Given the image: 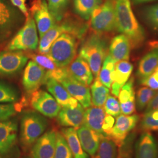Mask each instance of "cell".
<instances>
[{"mask_svg":"<svg viewBox=\"0 0 158 158\" xmlns=\"http://www.w3.org/2000/svg\"><path fill=\"white\" fill-rule=\"evenodd\" d=\"M157 69H158V68H157Z\"/></svg>","mask_w":158,"mask_h":158,"instance_id":"45","label":"cell"},{"mask_svg":"<svg viewBox=\"0 0 158 158\" xmlns=\"http://www.w3.org/2000/svg\"><path fill=\"white\" fill-rule=\"evenodd\" d=\"M29 56L21 51L0 52V76H12L21 71L28 60Z\"/></svg>","mask_w":158,"mask_h":158,"instance_id":"8","label":"cell"},{"mask_svg":"<svg viewBox=\"0 0 158 158\" xmlns=\"http://www.w3.org/2000/svg\"><path fill=\"white\" fill-rule=\"evenodd\" d=\"M155 110H158V92H156L152 100L147 105L146 112Z\"/></svg>","mask_w":158,"mask_h":158,"instance_id":"42","label":"cell"},{"mask_svg":"<svg viewBox=\"0 0 158 158\" xmlns=\"http://www.w3.org/2000/svg\"><path fill=\"white\" fill-rule=\"evenodd\" d=\"M118 97L121 113L124 115H131L135 111V96L133 78L128 80L123 86Z\"/></svg>","mask_w":158,"mask_h":158,"instance_id":"23","label":"cell"},{"mask_svg":"<svg viewBox=\"0 0 158 158\" xmlns=\"http://www.w3.org/2000/svg\"><path fill=\"white\" fill-rule=\"evenodd\" d=\"M53 158H73L68 143L61 132L56 133V143Z\"/></svg>","mask_w":158,"mask_h":158,"instance_id":"32","label":"cell"},{"mask_svg":"<svg viewBox=\"0 0 158 158\" xmlns=\"http://www.w3.org/2000/svg\"><path fill=\"white\" fill-rule=\"evenodd\" d=\"M18 124L14 121H0V154L11 150L17 141Z\"/></svg>","mask_w":158,"mask_h":158,"instance_id":"16","label":"cell"},{"mask_svg":"<svg viewBox=\"0 0 158 158\" xmlns=\"http://www.w3.org/2000/svg\"><path fill=\"white\" fill-rule=\"evenodd\" d=\"M23 21L18 10L6 0H0V42L8 39Z\"/></svg>","mask_w":158,"mask_h":158,"instance_id":"7","label":"cell"},{"mask_svg":"<svg viewBox=\"0 0 158 158\" xmlns=\"http://www.w3.org/2000/svg\"><path fill=\"white\" fill-rule=\"evenodd\" d=\"M61 133L68 143L73 158H89V155L81 145L76 129L72 127L63 128L61 130Z\"/></svg>","mask_w":158,"mask_h":158,"instance_id":"26","label":"cell"},{"mask_svg":"<svg viewBox=\"0 0 158 158\" xmlns=\"http://www.w3.org/2000/svg\"><path fill=\"white\" fill-rule=\"evenodd\" d=\"M116 144L111 139L104 136L101 139L98 148L93 158H117Z\"/></svg>","mask_w":158,"mask_h":158,"instance_id":"30","label":"cell"},{"mask_svg":"<svg viewBox=\"0 0 158 158\" xmlns=\"http://www.w3.org/2000/svg\"><path fill=\"white\" fill-rule=\"evenodd\" d=\"M91 104L95 107H102L110 96V90L97 77L91 86Z\"/></svg>","mask_w":158,"mask_h":158,"instance_id":"28","label":"cell"},{"mask_svg":"<svg viewBox=\"0 0 158 158\" xmlns=\"http://www.w3.org/2000/svg\"><path fill=\"white\" fill-rule=\"evenodd\" d=\"M69 93L84 108L91 106V97L90 89L72 77L70 74L60 82Z\"/></svg>","mask_w":158,"mask_h":158,"instance_id":"14","label":"cell"},{"mask_svg":"<svg viewBox=\"0 0 158 158\" xmlns=\"http://www.w3.org/2000/svg\"><path fill=\"white\" fill-rule=\"evenodd\" d=\"M158 67V47L154 48L142 58L136 72L140 82L147 79Z\"/></svg>","mask_w":158,"mask_h":158,"instance_id":"24","label":"cell"},{"mask_svg":"<svg viewBox=\"0 0 158 158\" xmlns=\"http://www.w3.org/2000/svg\"><path fill=\"white\" fill-rule=\"evenodd\" d=\"M114 1L116 29L128 38L133 48L139 47L145 40V34L134 14L131 1L114 0Z\"/></svg>","mask_w":158,"mask_h":158,"instance_id":"1","label":"cell"},{"mask_svg":"<svg viewBox=\"0 0 158 158\" xmlns=\"http://www.w3.org/2000/svg\"><path fill=\"white\" fill-rule=\"evenodd\" d=\"M139 117L137 115H119L117 117L111 134L108 138L111 139L116 145L121 147L130 132L137 124Z\"/></svg>","mask_w":158,"mask_h":158,"instance_id":"12","label":"cell"},{"mask_svg":"<svg viewBox=\"0 0 158 158\" xmlns=\"http://www.w3.org/2000/svg\"><path fill=\"white\" fill-rule=\"evenodd\" d=\"M31 96L30 102L34 110L47 117H56L62 107L53 96L42 90H38Z\"/></svg>","mask_w":158,"mask_h":158,"instance_id":"9","label":"cell"},{"mask_svg":"<svg viewBox=\"0 0 158 158\" xmlns=\"http://www.w3.org/2000/svg\"><path fill=\"white\" fill-rule=\"evenodd\" d=\"M47 80L46 71L34 60L27 63L23 73V87L26 93L31 95L38 90L42 85L45 84Z\"/></svg>","mask_w":158,"mask_h":158,"instance_id":"10","label":"cell"},{"mask_svg":"<svg viewBox=\"0 0 158 158\" xmlns=\"http://www.w3.org/2000/svg\"><path fill=\"white\" fill-rule=\"evenodd\" d=\"M90 26L97 34L110 32L116 29L114 0H105L91 15Z\"/></svg>","mask_w":158,"mask_h":158,"instance_id":"6","label":"cell"},{"mask_svg":"<svg viewBox=\"0 0 158 158\" xmlns=\"http://www.w3.org/2000/svg\"><path fill=\"white\" fill-rule=\"evenodd\" d=\"M131 44L128 38L121 34L113 38L109 48V55L117 62L121 60H128L131 51Z\"/></svg>","mask_w":158,"mask_h":158,"instance_id":"22","label":"cell"},{"mask_svg":"<svg viewBox=\"0 0 158 158\" xmlns=\"http://www.w3.org/2000/svg\"><path fill=\"white\" fill-rule=\"evenodd\" d=\"M107 53V44L98 34L91 35L84 40L79 56L88 63L93 76L97 78Z\"/></svg>","mask_w":158,"mask_h":158,"instance_id":"3","label":"cell"},{"mask_svg":"<svg viewBox=\"0 0 158 158\" xmlns=\"http://www.w3.org/2000/svg\"><path fill=\"white\" fill-rule=\"evenodd\" d=\"M77 130V135L83 150L87 154L93 156L98 148L101 139L104 136L84 124Z\"/></svg>","mask_w":158,"mask_h":158,"instance_id":"19","label":"cell"},{"mask_svg":"<svg viewBox=\"0 0 158 158\" xmlns=\"http://www.w3.org/2000/svg\"><path fill=\"white\" fill-rule=\"evenodd\" d=\"M135 158H158V146L149 132L142 134L135 146Z\"/></svg>","mask_w":158,"mask_h":158,"instance_id":"21","label":"cell"},{"mask_svg":"<svg viewBox=\"0 0 158 158\" xmlns=\"http://www.w3.org/2000/svg\"><path fill=\"white\" fill-rule=\"evenodd\" d=\"M85 112L80 104L75 108L63 107L56 117L57 121L63 127L78 130L83 124Z\"/></svg>","mask_w":158,"mask_h":158,"instance_id":"15","label":"cell"},{"mask_svg":"<svg viewBox=\"0 0 158 158\" xmlns=\"http://www.w3.org/2000/svg\"><path fill=\"white\" fill-rule=\"evenodd\" d=\"M70 0H48V6L52 15L58 23L66 15Z\"/></svg>","mask_w":158,"mask_h":158,"instance_id":"31","label":"cell"},{"mask_svg":"<svg viewBox=\"0 0 158 158\" xmlns=\"http://www.w3.org/2000/svg\"><path fill=\"white\" fill-rule=\"evenodd\" d=\"M80 40L73 34L64 32L61 34L52 44L46 56L59 68H66L77 56Z\"/></svg>","mask_w":158,"mask_h":158,"instance_id":"2","label":"cell"},{"mask_svg":"<svg viewBox=\"0 0 158 158\" xmlns=\"http://www.w3.org/2000/svg\"><path fill=\"white\" fill-rule=\"evenodd\" d=\"M104 110L108 115L117 117L121 113L119 101L113 96H109L104 104Z\"/></svg>","mask_w":158,"mask_h":158,"instance_id":"36","label":"cell"},{"mask_svg":"<svg viewBox=\"0 0 158 158\" xmlns=\"http://www.w3.org/2000/svg\"><path fill=\"white\" fill-rule=\"evenodd\" d=\"M115 63L110 55L107 56L104 60L102 68L98 76V78L102 84L108 89L111 88L113 83V74Z\"/></svg>","mask_w":158,"mask_h":158,"instance_id":"29","label":"cell"},{"mask_svg":"<svg viewBox=\"0 0 158 158\" xmlns=\"http://www.w3.org/2000/svg\"><path fill=\"white\" fill-rule=\"evenodd\" d=\"M45 85L47 90L61 107L75 108L80 104L56 80L49 78L46 80Z\"/></svg>","mask_w":158,"mask_h":158,"instance_id":"17","label":"cell"},{"mask_svg":"<svg viewBox=\"0 0 158 158\" xmlns=\"http://www.w3.org/2000/svg\"><path fill=\"white\" fill-rule=\"evenodd\" d=\"M106 114L103 108L95 106L87 108L85 112L83 124L105 136L102 127Z\"/></svg>","mask_w":158,"mask_h":158,"instance_id":"25","label":"cell"},{"mask_svg":"<svg viewBox=\"0 0 158 158\" xmlns=\"http://www.w3.org/2000/svg\"><path fill=\"white\" fill-rule=\"evenodd\" d=\"M155 1V0H132L133 2L135 4H141V3L147 2H149V1Z\"/></svg>","mask_w":158,"mask_h":158,"instance_id":"43","label":"cell"},{"mask_svg":"<svg viewBox=\"0 0 158 158\" xmlns=\"http://www.w3.org/2000/svg\"><path fill=\"white\" fill-rule=\"evenodd\" d=\"M69 73L80 83L89 86L93 81V74L90 68L85 59L80 56H76L67 67Z\"/></svg>","mask_w":158,"mask_h":158,"instance_id":"18","label":"cell"},{"mask_svg":"<svg viewBox=\"0 0 158 158\" xmlns=\"http://www.w3.org/2000/svg\"><path fill=\"white\" fill-rule=\"evenodd\" d=\"M12 5L14 6H16L18 10L22 12L23 14L26 17V18H28L30 15L29 12L25 5L26 0H10Z\"/></svg>","mask_w":158,"mask_h":158,"instance_id":"41","label":"cell"},{"mask_svg":"<svg viewBox=\"0 0 158 158\" xmlns=\"http://www.w3.org/2000/svg\"><path fill=\"white\" fill-rule=\"evenodd\" d=\"M18 111V107L13 103L0 104V121H6L15 115Z\"/></svg>","mask_w":158,"mask_h":158,"instance_id":"38","label":"cell"},{"mask_svg":"<svg viewBox=\"0 0 158 158\" xmlns=\"http://www.w3.org/2000/svg\"><path fill=\"white\" fill-rule=\"evenodd\" d=\"M145 18L155 29H158V4L151 6L145 11Z\"/></svg>","mask_w":158,"mask_h":158,"instance_id":"37","label":"cell"},{"mask_svg":"<svg viewBox=\"0 0 158 158\" xmlns=\"http://www.w3.org/2000/svg\"><path fill=\"white\" fill-rule=\"evenodd\" d=\"M141 127L147 131H158V110L146 112L142 119Z\"/></svg>","mask_w":158,"mask_h":158,"instance_id":"34","label":"cell"},{"mask_svg":"<svg viewBox=\"0 0 158 158\" xmlns=\"http://www.w3.org/2000/svg\"><path fill=\"white\" fill-rule=\"evenodd\" d=\"M102 3V0H73V11L80 18L88 21L93 12Z\"/></svg>","mask_w":158,"mask_h":158,"instance_id":"27","label":"cell"},{"mask_svg":"<svg viewBox=\"0 0 158 158\" xmlns=\"http://www.w3.org/2000/svg\"><path fill=\"white\" fill-rule=\"evenodd\" d=\"M38 46L36 25L30 15L21 28L6 46L8 51H35Z\"/></svg>","mask_w":158,"mask_h":158,"instance_id":"5","label":"cell"},{"mask_svg":"<svg viewBox=\"0 0 158 158\" xmlns=\"http://www.w3.org/2000/svg\"><path fill=\"white\" fill-rule=\"evenodd\" d=\"M25 158H34L33 157H32V156H26Z\"/></svg>","mask_w":158,"mask_h":158,"instance_id":"44","label":"cell"},{"mask_svg":"<svg viewBox=\"0 0 158 158\" xmlns=\"http://www.w3.org/2000/svg\"><path fill=\"white\" fill-rule=\"evenodd\" d=\"M133 70V66L127 60L115 63L113 74V83L111 86V93L118 97L123 86L128 81Z\"/></svg>","mask_w":158,"mask_h":158,"instance_id":"20","label":"cell"},{"mask_svg":"<svg viewBox=\"0 0 158 158\" xmlns=\"http://www.w3.org/2000/svg\"><path fill=\"white\" fill-rule=\"evenodd\" d=\"M48 127L46 119L34 111H27L21 120L20 139L24 148L32 146L42 135Z\"/></svg>","mask_w":158,"mask_h":158,"instance_id":"4","label":"cell"},{"mask_svg":"<svg viewBox=\"0 0 158 158\" xmlns=\"http://www.w3.org/2000/svg\"><path fill=\"white\" fill-rule=\"evenodd\" d=\"M141 83L153 90H158V69H156L147 79L141 81Z\"/></svg>","mask_w":158,"mask_h":158,"instance_id":"39","label":"cell"},{"mask_svg":"<svg viewBox=\"0 0 158 158\" xmlns=\"http://www.w3.org/2000/svg\"><path fill=\"white\" fill-rule=\"evenodd\" d=\"M29 11V14L36 23L40 38L56 23L49 10L46 0H34L31 3Z\"/></svg>","mask_w":158,"mask_h":158,"instance_id":"11","label":"cell"},{"mask_svg":"<svg viewBox=\"0 0 158 158\" xmlns=\"http://www.w3.org/2000/svg\"><path fill=\"white\" fill-rule=\"evenodd\" d=\"M156 93V90L147 87H143L139 89L136 94V100L138 110L141 111L146 107Z\"/></svg>","mask_w":158,"mask_h":158,"instance_id":"33","label":"cell"},{"mask_svg":"<svg viewBox=\"0 0 158 158\" xmlns=\"http://www.w3.org/2000/svg\"><path fill=\"white\" fill-rule=\"evenodd\" d=\"M18 100L17 91L8 85L0 83V103H14Z\"/></svg>","mask_w":158,"mask_h":158,"instance_id":"35","label":"cell"},{"mask_svg":"<svg viewBox=\"0 0 158 158\" xmlns=\"http://www.w3.org/2000/svg\"><path fill=\"white\" fill-rule=\"evenodd\" d=\"M115 123V119L114 117L106 114V117L104 120V123L102 124V131L104 133V135L105 136L108 137L111 132V130L113 128V126Z\"/></svg>","mask_w":158,"mask_h":158,"instance_id":"40","label":"cell"},{"mask_svg":"<svg viewBox=\"0 0 158 158\" xmlns=\"http://www.w3.org/2000/svg\"><path fill=\"white\" fill-rule=\"evenodd\" d=\"M56 133L54 130L43 134L34 143L31 150V156L34 158H53L56 143Z\"/></svg>","mask_w":158,"mask_h":158,"instance_id":"13","label":"cell"}]
</instances>
